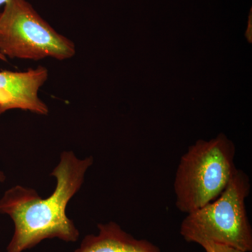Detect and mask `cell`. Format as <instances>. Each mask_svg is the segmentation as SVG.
<instances>
[{"instance_id":"cell-11","label":"cell","mask_w":252,"mask_h":252,"mask_svg":"<svg viewBox=\"0 0 252 252\" xmlns=\"http://www.w3.org/2000/svg\"><path fill=\"white\" fill-rule=\"evenodd\" d=\"M8 0H0V6H2V5H4L7 2Z\"/></svg>"},{"instance_id":"cell-4","label":"cell","mask_w":252,"mask_h":252,"mask_svg":"<svg viewBox=\"0 0 252 252\" xmlns=\"http://www.w3.org/2000/svg\"><path fill=\"white\" fill-rule=\"evenodd\" d=\"M0 53L9 59L62 61L75 56L76 46L27 0H8L0 13Z\"/></svg>"},{"instance_id":"cell-5","label":"cell","mask_w":252,"mask_h":252,"mask_svg":"<svg viewBox=\"0 0 252 252\" xmlns=\"http://www.w3.org/2000/svg\"><path fill=\"white\" fill-rule=\"evenodd\" d=\"M48 78V69L43 66L25 72L0 71V115L11 109L48 115L49 107L39 97Z\"/></svg>"},{"instance_id":"cell-9","label":"cell","mask_w":252,"mask_h":252,"mask_svg":"<svg viewBox=\"0 0 252 252\" xmlns=\"http://www.w3.org/2000/svg\"><path fill=\"white\" fill-rule=\"evenodd\" d=\"M5 180H6V177H5L4 174L0 171V182H4Z\"/></svg>"},{"instance_id":"cell-2","label":"cell","mask_w":252,"mask_h":252,"mask_svg":"<svg viewBox=\"0 0 252 252\" xmlns=\"http://www.w3.org/2000/svg\"><path fill=\"white\" fill-rule=\"evenodd\" d=\"M235 146L223 133L190 146L177 166L174 181L175 205L189 214L218 198L237 168Z\"/></svg>"},{"instance_id":"cell-1","label":"cell","mask_w":252,"mask_h":252,"mask_svg":"<svg viewBox=\"0 0 252 252\" xmlns=\"http://www.w3.org/2000/svg\"><path fill=\"white\" fill-rule=\"evenodd\" d=\"M94 158L77 157L72 151L61 154L59 163L50 175L55 177L54 193L42 198L34 189L16 185L0 199V214L9 215L14 233L6 252H23L46 239L75 243L79 230L66 215L71 199L80 190Z\"/></svg>"},{"instance_id":"cell-7","label":"cell","mask_w":252,"mask_h":252,"mask_svg":"<svg viewBox=\"0 0 252 252\" xmlns=\"http://www.w3.org/2000/svg\"><path fill=\"white\" fill-rule=\"evenodd\" d=\"M200 245L204 249L205 252H244L228 245L213 243V242H203L200 243Z\"/></svg>"},{"instance_id":"cell-8","label":"cell","mask_w":252,"mask_h":252,"mask_svg":"<svg viewBox=\"0 0 252 252\" xmlns=\"http://www.w3.org/2000/svg\"><path fill=\"white\" fill-rule=\"evenodd\" d=\"M252 10L250 11V14L249 16L248 25L247 31L245 32V36L248 39V42L252 44Z\"/></svg>"},{"instance_id":"cell-6","label":"cell","mask_w":252,"mask_h":252,"mask_svg":"<svg viewBox=\"0 0 252 252\" xmlns=\"http://www.w3.org/2000/svg\"><path fill=\"white\" fill-rule=\"evenodd\" d=\"M97 226V234L86 235L74 252H162L149 240L135 238L116 222Z\"/></svg>"},{"instance_id":"cell-3","label":"cell","mask_w":252,"mask_h":252,"mask_svg":"<svg viewBox=\"0 0 252 252\" xmlns=\"http://www.w3.org/2000/svg\"><path fill=\"white\" fill-rule=\"evenodd\" d=\"M250 190L249 176L235 169L218 198L187 214L181 223V235L187 243L213 242L251 252L252 228L245 204Z\"/></svg>"},{"instance_id":"cell-10","label":"cell","mask_w":252,"mask_h":252,"mask_svg":"<svg viewBox=\"0 0 252 252\" xmlns=\"http://www.w3.org/2000/svg\"><path fill=\"white\" fill-rule=\"evenodd\" d=\"M0 60H1V61H4V62H7V58H6L4 56H3L1 53H0Z\"/></svg>"}]
</instances>
